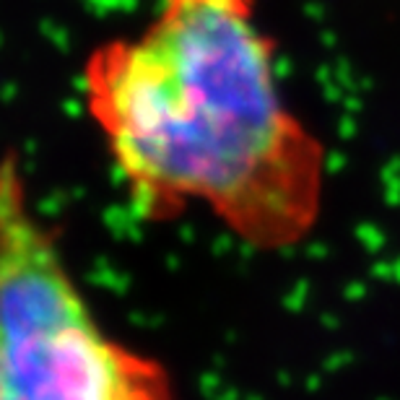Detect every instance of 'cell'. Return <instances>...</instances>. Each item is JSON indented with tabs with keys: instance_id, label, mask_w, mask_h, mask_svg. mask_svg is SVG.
<instances>
[{
	"instance_id": "2",
	"label": "cell",
	"mask_w": 400,
	"mask_h": 400,
	"mask_svg": "<svg viewBox=\"0 0 400 400\" xmlns=\"http://www.w3.org/2000/svg\"><path fill=\"white\" fill-rule=\"evenodd\" d=\"M0 400H180L159 359L99 323L13 151L0 153Z\"/></svg>"
},
{
	"instance_id": "1",
	"label": "cell",
	"mask_w": 400,
	"mask_h": 400,
	"mask_svg": "<svg viewBox=\"0 0 400 400\" xmlns=\"http://www.w3.org/2000/svg\"><path fill=\"white\" fill-rule=\"evenodd\" d=\"M81 97L143 221L203 208L265 252L317 227L327 156L283 94L258 0H156L88 53Z\"/></svg>"
}]
</instances>
